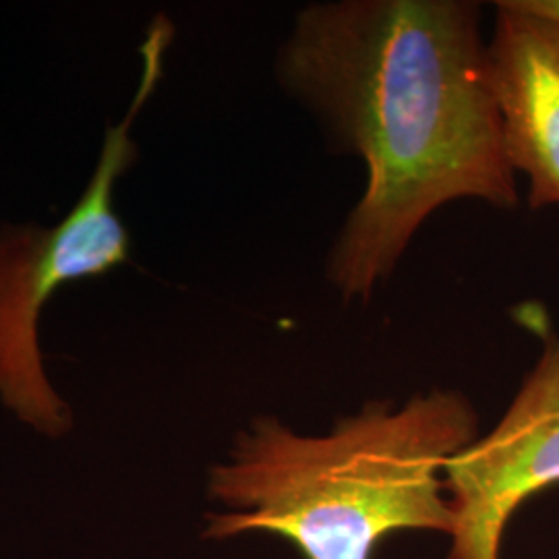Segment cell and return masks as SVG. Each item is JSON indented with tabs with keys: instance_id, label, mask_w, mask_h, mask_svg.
Listing matches in <instances>:
<instances>
[{
	"instance_id": "1",
	"label": "cell",
	"mask_w": 559,
	"mask_h": 559,
	"mask_svg": "<svg viewBox=\"0 0 559 559\" xmlns=\"http://www.w3.org/2000/svg\"><path fill=\"white\" fill-rule=\"evenodd\" d=\"M278 80L367 168L328 255L346 302L371 299L445 203L519 205L477 2H313L282 44Z\"/></svg>"
},
{
	"instance_id": "2",
	"label": "cell",
	"mask_w": 559,
	"mask_h": 559,
	"mask_svg": "<svg viewBox=\"0 0 559 559\" xmlns=\"http://www.w3.org/2000/svg\"><path fill=\"white\" fill-rule=\"evenodd\" d=\"M479 440V417L459 390L433 388L402 406L369 402L325 436L274 417L242 431L212 468L205 539L263 531L305 559H373L402 531L452 535L445 464Z\"/></svg>"
},
{
	"instance_id": "3",
	"label": "cell",
	"mask_w": 559,
	"mask_h": 559,
	"mask_svg": "<svg viewBox=\"0 0 559 559\" xmlns=\"http://www.w3.org/2000/svg\"><path fill=\"white\" fill-rule=\"evenodd\" d=\"M170 41L173 25L160 15L141 44L138 94L127 117L106 129L94 177L71 214L50 228L0 226V399L23 423L50 438L71 429V413L44 373L41 309L64 284L104 276L129 260L131 237L117 214L115 195L120 177L138 160L133 122L160 81Z\"/></svg>"
},
{
	"instance_id": "4",
	"label": "cell",
	"mask_w": 559,
	"mask_h": 559,
	"mask_svg": "<svg viewBox=\"0 0 559 559\" xmlns=\"http://www.w3.org/2000/svg\"><path fill=\"white\" fill-rule=\"evenodd\" d=\"M543 353L500 423L443 471L454 512L448 559H500L510 519L559 483V334L531 318Z\"/></svg>"
},
{
	"instance_id": "5",
	"label": "cell",
	"mask_w": 559,
	"mask_h": 559,
	"mask_svg": "<svg viewBox=\"0 0 559 559\" xmlns=\"http://www.w3.org/2000/svg\"><path fill=\"white\" fill-rule=\"evenodd\" d=\"M487 50L510 166L533 210L559 205V23L503 0Z\"/></svg>"
},
{
	"instance_id": "6",
	"label": "cell",
	"mask_w": 559,
	"mask_h": 559,
	"mask_svg": "<svg viewBox=\"0 0 559 559\" xmlns=\"http://www.w3.org/2000/svg\"><path fill=\"white\" fill-rule=\"evenodd\" d=\"M519 2L531 13H537L540 17L559 23V0H519Z\"/></svg>"
}]
</instances>
